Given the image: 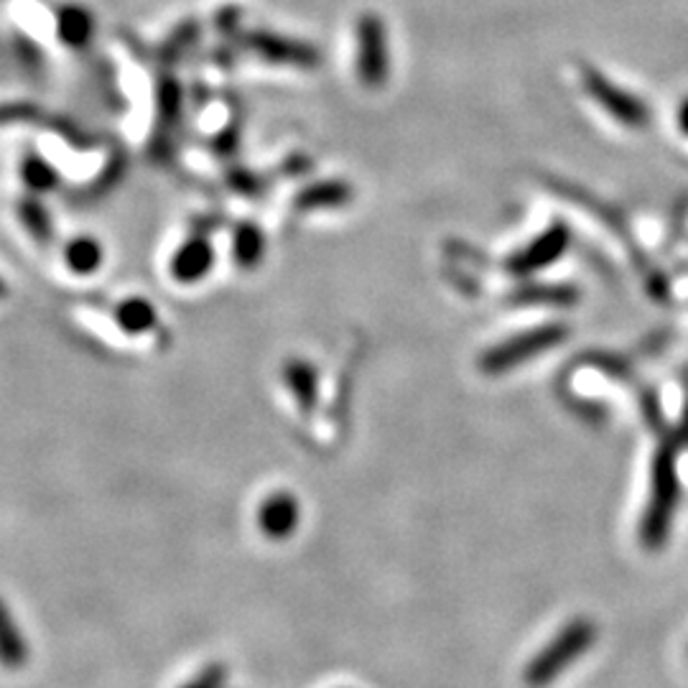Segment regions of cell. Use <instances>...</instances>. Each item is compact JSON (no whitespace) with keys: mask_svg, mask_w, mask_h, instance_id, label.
Segmentation results:
<instances>
[{"mask_svg":"<svg viewBox=\"0 0 688 688\" xmlns=\"http://www.w3.org/2000/svg\"><path fill=\"white\" fill-rule=\"evenodd\" d=\"M222 686H225V668L209 666L202 676H197L195 681L187 684L185 688H222Z\"/></svg>","mask_w":688,"mask_h":688,"instance_id":"obj_19","label":"cell"},{"mask_svg":"<svg viewBox=\"0 0 688 688\" xmlns=\"http://www.w3.org/2000/svg\"><path fill=\"white\" fill-rule=\"evenodd\" d=\"M23 179L29 181V187L33 189H47L54 185V171H51L47 163H43L41 159H37V156H29L23 163Z\"/></svg>","mask_w":688,"mask_h":688,"instance_id":"obj_17","label":"cell"},{"mask_svg":"<svg viewBox=\"0 0 688 688\" xmlns=\"http://www.w3.org/2000/svg\"><path fill=\"white\" fill-rule=\"evenodd\" d=\"M59 33H62V39L72 49L84 47V41L90 39V33H92L90 13H87L84 8H77V6L64 8V11L59 13Z\"/></svg>","mask_w":688,"mask_h":688,"instance_id":"obj_11","label":"cell"},{"mask_svg":"<svg viewBox=\"0 0 688 688\" xmlns=\"http://www.w3.org/2000/svg\"><path fill=\"white\" fill-rule=\"evenodd\" d=\"M248 47L252 51H258L260 57L271 59V62L301 64V67H311L319 62V54L311 47H307V43L273 37V33H250Z\"/></svg>","mask_w":688,"mask_h":688,"instance_id":"obj_8","label":"cell"},{"mask_svg":"<svg viewBox=\"0 0 688 688\" xmlns=\"http://www.w3.org/2000/svg\"><path fill=\"white\" fill-rule=\"evenodd\" d=\"M581 84H585V90L591 94V100L605 112H609L617 123L630 128H646L650 123V110L646 108V102L635 98L632 92H625L622 87H617L612 80H607L595 67L581 69Z\"/></svg>","mask_w":688,"mask_h":688,"instance_id":"obj_4","label":"cell"},{"mask_svg":"<svg viewBox=\"0 0 688 688\" xmlns=\"http://www.w3.org/2000/svg\"><path fill=\"white\" fill-rule=\"evenodd\" d=\"M29 664V642H26L19 622L13 620L11 609L0 599V666L19 670Z\"/></svg>","mask_w":688,"mask_h":688,"instance_id":"obj_9","label":"cell"},{"mask_svg":"<svg viewBox=\"0 0 688 688\" xmlns=\"http://www.w3.org/2000/svg\"><path fill=\"white\" fill-rule=\"evenodd\" d=\"M118 319L128 332H146V329H151L156 325L151 303H146L141 299L126 301L123 307L118 309Z\"/></svg>","mask_w":688,"mask_h":688,"instance_id":"obj_14","label":"cell"},{"mask_svg":"<svg viewBox=\"0 0 688 688\" xmlns=\"http://www.w3.org/2000/svg\"><path fill=\"white\" fill-rule=\"evenodd\" d=\"M100 260H102V250L94 240L80 238V240L69 242L67 263L74 273H92L94 268L100 266Z\"/></svg>","mask_w":688,"mask_h":688,"instance_id":"obj_13","label":"cell"},{"mask_svg":"<svg viewBox=\"0 0 688 688\" xmlns=\"http://www.w3.org/2000/svg\"><path fill=\"white\" fill-rule=\"evenodd\" d=\"M21 220H23L26 228H29V232L37 235L39 240L49 238V217L39 205L23 202L21 205Z\"/></svg>","mask_w":688,"mask_h":688,"instance_id":"obj_18","label":"cell"},{"mask_svg":"<svg viewBox=\"0 0 688 688\" xmlns=\"http://www.w3.org/2000/svg\"><path fill=\"white\" fill-rule=\"evenodd\" d=\"M212 268V248L205 240H191L171 260V276L181 283H195Z\"/></svg>","mask_w":688,"mask_h":688,"instance_id":"obj_10","label":"cell"},{"mask_svg":"<svg viewBox=\"0 0 688 688\" xmlns=\"http://www.w3.org/2000/svg\"><path fill=\"white\" fill-rule=\"evenodd\" d=\"M678 123H681V130L688 136V100L681 104V110H678Z\"/></svg>","mask_w":688,"mask_h":688,"instance_id":"obj_20","label":"cell"},{"mask_svg":"<svg viewBox=\"0 0 688 688\" xmlns=\"http://www.w3.org/2000/svg\"><path fill=\"white\" fill-rule=\"evenodd\" d=\"M260 256H263V235L246 225V228L235 235V258H238L240 263L252 266Z\"/></svg>","mask_w":688,"mask_h":688,"instance_id":"obj_15","label":"cell"},{"mask_svg":"<svg viewBox=\"0 0 688 688\" xmlns=\"http://www.w3.org/2000/svg\"><path fill=\"white\" fill-rule=\"evenodd\" d=\"M566 337V329L561 325H546L536 327L530 332L516 335L505 339L498 347H492L490 352L482 357V370L487 376H500L505 370L518 368V365L534 360V357L544 355L561 342Z\"/></svg>","mask_w":688,"mask_h":688,"instance_id":"obj_3","label":"cell"},{"mask_svg":"<svg viewBox=\"0 0 688 688\" xmlns=\"http://www.w3.org/2000/svg\"><path fill=\"white\" fill-rule=\"evenodd\" d=\"M258 526L273 541L289 538L299 526V502L289 492H276L273 498L260 505Z\"/></svg>","mask_w":688,"mask_h":688,"instance_id":"obj_7","label":"cell"},{"mask_svg":"<svg viewBox=\"0 0 688 688\" xmlns=\"http://www.w3.org/2000/svg\"><path fill=\"white\" fill-rule=\"evenodd\" d=\"M6 296H8V286H6L3 278H0V299H6Z\"/></svg>","mask_w":688,"mask_h":688,"instance_id":"obj_21","label":"cell"},{"mask_svg":"<svg viewBox=\"0 0 688 688\" xmlns=\"http://www.w3.org/2000/svg\"><path fill=\"white\" fill-rule=\"evenodd\" d=\"M681 500V485H678L676 455L670 449H660L652 459L650 495L646 502V512L640 518V544L648 551H660L668 544L670 528Z\"/></svg>","mask_w":688,"mask_h":688,"instance_id":"obj_2","label":"cell"},{"mask_svg":"<svg viewBox=\"0 0 688 688\" xmlns=\"http://www.w3.org/2000/svg\"><path fill=\"white\" fill-rule=\"evenodd\" d=\"M599 625L587 615H577L554 635L546 646L528 660L522 668V686L526 688H548L577 666L587 652L597 646Z\"/></svg>","mask_w":688,"mask_h":688,"instance_id":"obj_1","label":"cell"},{"mask_svg":"<svg viewBox=\"0 0 688 688\" xmlns=\"http://www.w3.org/2000/svg\"><path fill=\"white\" fill-rule=\"evenodd\" d=\"M566 242H569V232H566V228H561V225H556V228L544 232L536 242H530L526 250L512 256L508 260V268L512 273H534L538 268L551 266L554 260L561 258Z\"/></svg>","mask_w":688,"mask_h":688,"instance_id":"obj_6","label":"cell"},{"mask_svg":"<svg viewBox=\"0 0 688 688\" xmlns=\"http://www.w3.org/2000/svg\"><path fill=\"white\" fill-rule=\"evenodd\" d=\"M286 382H289L296 400H299L303 408H309L313 400V390H317V372H313L311 365L301 360L291 362L289 368H286Z\"/></svg>","mask_w":688,"mask_h":688,"instance_id":"obj_12","label":"cell"},{"mask_svg":"<svg viewBox=\"0 0 688 688\" xmlns=\"http://www.w3.org/2000/svg\"><path fill=\"white\" fill-rule=\"evenodd\" d=\"M350 199V187L345 185H325V187H311L307 197L301 199V205L317 209L319 205H339Z\"/></svg>","mask_w":688,"mask_h":688,"instance_id":"obj_16","label":"cell"},{"mask_svg":"<svg viewBox=\"0 0 688 688\" xmlns=\"http://www.w3.org/2000/svg\"><path fill=\"white\" fill-rule=\"evenodd\" d=\"M390 72V51H388V31L378 16H362L357 21V74L360 80L372 87L386 84Z\"/></svg>","mask_w":688,"mask_h":688,"instance_id":"obj_5","label":"cell"}]
</instances>
